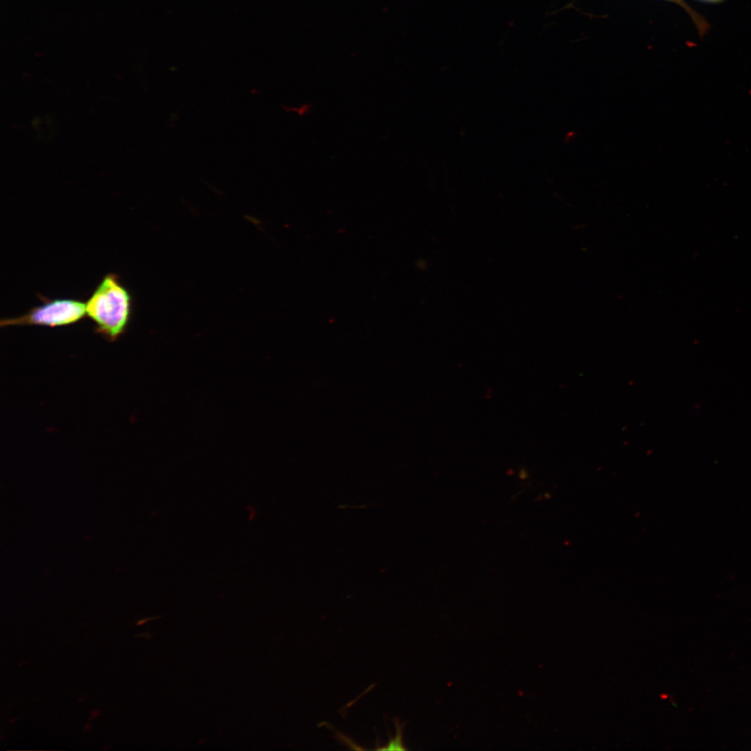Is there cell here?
<instances>
[{
    "mask_svg": "<svg viewBox=\"0 0 751 751\" xmlns=\"http://www.w3.org/2000/svg\"><path fill=\"white\" fill-rule=\"evenodd\" d=\"M86 305L97 333L110 341L124 334L131 316V298L116 274L106 275Z\"/></svg>",
    "mask_w": 751,
    "mask_h": 751,
    "instance_id": "obj_1",
    "label": "cell"
},
{
    "mask_svg": "<svg viewBox=\"0 0 751 751\" xmlns=\"http://www.w3.org/2000/svg\"><path fill=\"white\" fill-rule=\"evenodd\" d=\"M42 298V305L33 307L23 316L1 319V326H64L75 323L86 315V305L83 301L69 298Z\"/></svg>",
    "mask_w": 751,
    "mask_h": 751,
    "instance_id": "obj_2",
    "label": "cell"
},
{
    "mask_svg": "<svg viewBox=\"0 0 751 751\" xmlns=\"http://www.w3.org/2000/svg\"><path fill=\"white\" fill-rule=\"evenodd\" d=\"M394 725L396 727V735L391 738L389 736L388 743L385 746L377 748L376 750H405L403 743V732L405 724H401L398 718L393 719Z\"/></svg>",
    "mask_w": 751,
    "mask_h": 751,
    "instance_id": "obj_3",
    "label": "cell"
},
{
    "mask_svg": "<svg viewBox=\"0 0 751 751\" xmlns=\"http://www.w3.org/2000/svg\"><path fill=\"white\" fill-rule=\"evenodd\" d=\"M159 617H160V616H158V617H148V618L143 619V620H139V621H138V622H137V624H137V625H140V624H144V623H145L146 622H147V621H149V620H154V619H156V618H159Z\"/></svg>",
    "mask_w": 751,
    "mask_h": 751,
    "instance_id": "obj_4",
    "label": "cell"
},
{
    "mask_svg": "<svg viewBox=\"0 0 751 751\" xmlns=\"http://www.w3.org/2000/svg\"><path fill=\"white\" fill-rule=\"evenodd\" d=\"M704 1H720V0H704Z\"/></svg>",
    "mask_w": 751,
    "mask_h": 751,
    "instance_id": "obj_5",
    "label": "cell"
},
{
    "mask_svg": "<svg viewBox=\"0 0 751 751\" xmlns=\"http://www.w3.org/2000/svg\"><path fill=\"white\" fill-rule=\"evenodd\" d=\"M748 95H749L750 96H751V89H749V90H748Z\"/></svg>",
    "mask_w": 751,
    "mask_h": 751,
    "instance_id": "obj_6",
    "label": "cell"
}]
</instances>
